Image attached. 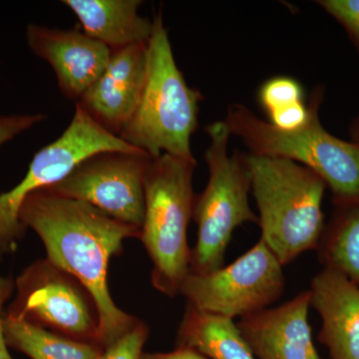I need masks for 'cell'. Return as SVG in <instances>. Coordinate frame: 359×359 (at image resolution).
<instances>
[{
    "label": "cell",
    "mask_w": 359,
    "mask_h": 359,
    "mask_svg": "<svg viewBox=\"0 0 359 359\" xmlns=\"http://www.w3.org/2000/svg\"><path fill=\"white\" fill-rule=\"evenodd\" d=\"M20 222L41 238L47 259L75 276L95 299L100 316L99 344L105 348L139 318L116 306L108 287V266L127 238H140L134 226L116 221L93 205L43 189L23 203Z\"/></svg>",
    "instance_id": "obj_1"
},
{
    "label": "cell",
    "mask_w": 359,
    "mask_h": 359,
    "mask_svg": "<svg viewBox=\"0 0 359 359\" xmlns=\"http://www.w3.org/2000/svg\"><path fill=\"white\" fill-rule=\"evenodd\" d=\"M323 99L325 88L318 85L309 97L308 120L292 131L259 119L243 104L230 106L224 122L250 154L285 158L318 174L332 192L337 209L359 208V144L325 129L320 118Z\"/></svg>",
    "instance_id": "obj_2"
},
{
    "label": "cell",
    "mask_w": 359,
    "mask_h": 359,
    "mask_svg": "<svg viewBox=\"0 0 359 359\" xmlns=\"http://www.w3.org/2000/svg\"><path fill=\"white\" fill-rule=\"evenodd\" d=\"M261 240L283 266L318 250L325 231L323 180L294 161L245 154Z\"/></svg>",
    "instance_id": "obj_3"
},
{
    "label": "cell",
    "mask_w": 359,
    "mask_h": 359,
    "mask_svg": "<svg viewBox=\"0 0 359 359\" xmlns=\"http://www.w3.org/2000/svg\"><path fill=\"white\" fill-rule=\"evenodd\" d=\"M147 75L140 102L119 137L147 153L152 159L163 154L195 159L193 134L199 124V90L187 83L175 60L162 13L153 18L147 45Z\"/></svg>",
    "instance_id": "obj_4"
},
{
    "label": "cell",
    "mask_w": 359,
    "mask_h": 359,
    "mask_svg": "<svg viewBox=\"0 0 359 359\" xmlns=\"http://www.w3.org/2000/svg\"><path fill=\"white\" fill-rule=\"evenodd\" d=\"M197 162L169 154L152 159L145 177V215L140 240L147 250L151 282L161 294H180L190 273L192 249L187 231L193 219Z\"/></svg>",
    "instance_id": "obj_5"
},
{
    "label": "cell",
    "mask_w": 359,
    "mask_h": 359,
    "mask_svg": "<svg viewBox=\"0 0 359 359\" xmlns=\"http://www.w3.org/2000/svg\"><path fill=\"white\" fill-rule=\"evenodd\" d=\"M210 137L205 161L207 186L196 195L193 219L197 242L191 255L190 273L205 275L224 266L233 231L247 223L259 224L250 205V177L244 153L229 154L231 133L224 121L207 125Z\"/></svg>",
    "instance_id": "obj_6"
},
{
    "label": "cell",
    "mask_w": 359,
    "mask_h": 359,
    "mask_svg": "<svg viewBox=\"0 0 359 359\" xmlns=\"http://www.w3.org/2000/svg\"><path fill=\"white\" fill-rule=\"evenodd\" d=\"M103 151H141L110 133L75 104L67 128L55 141L40 149L20 183L0 195V261L14 252L27 229L20 222L23 203L32 195L65 179L90 156Z\"/></svg>",
    "instance_id": "obj_7"
},
{
    "label": "cell",
    "mask_w": 359,
    "mask_h": 359,
    "mask_svg": "<svg viewBox=\"0 0 359 359\" xmlns=\"http://www.w3.org/2000/svg\"><path fill=\"white\" fill-rule=\"evenodd\" d=\"M15 287L18 294L8 316L100 346V316L95 299L75 276L46 257L27 266L16 280Z\"/></svg>",
    "instance_id": "obj_8"
},
{
    "label": "cell",
    "mask_w": 359,
    "mask_h": 359,
    "mask_svg": "<svg viewBox=\"0 0 359 359\" xmlns=\"http://www.w3.org/2000/svg\"><path fill=\"white\" fill-rule=\"evenodd\" d=\"M283 264L259 238L233 263L205 273H189L180 294L203 313L244 318L269 309L283 294Z\"/></svg>",
    "instance_id": "obj_9"
},
{
    "label": "cell",
    "mask_w": 359,
    "mask_h": 359,
    "mask_svg": "<svg viewBox=\"0 0 359 359\" xmlns=\"http://www.w3.org/2000/svg\"><path fill=\"white\" fill-rule=\"evenodd\" d=\"M152 158L143 151H103L80 162L49 191L93 205L141 231L145 177Z\"/></svg>",
    "instance_id": "obj_10"
},
{
    "label": "cell",
    "mask_w": 359,
    "mask_h": 359,
    "mask_svg": "<svg viewBox=\"0 0 359 359\" xmlns=\"http://www.w3.org/2000/svg\"><path fill=\"white\" fill-rule=\"evenodd\" d=\"M26 39L33 53L50 65L61 93L75 102L109 62L111 49L82 30L30 25Z\"/></svg>",
    "instance_id": "obj_11"
},
{
    "label": "cell",
    "mask_w": 359,
    "mask_h": 359,
    "mask_svg": "<svg viewBox=\"0 0 359 359\" xmlns=\"http://www.w3.org/2000/svg\"><path fill=\"white\" fill-rule=\"evenodd\" d=\"M146 44L111 50L102 74L78 104L104 129L119 137L138 107L147 75Z\"/></svg>",
    "instance_id": "obj_12"
},
{
    "label": "cell",
    "mask_w": 359,
    "mask_h": 359,
    "mask_svg": "<svg viewBox=\"0 0 359 359\" xmlns=\"http://www.w3.org/2000/svg\"><path fill=\"white\" fill-rule=\"evenodd\" d=\"M309 306L308 290L282 306L241 318L237 325L257 359H321L309 323Z\"/></svg>",
    "instance_id": "obj_13"
},
{
    "label": "cell",
    "mask_w": 359,
    "mask_h": 359,
    "mask_svg": "<svg viewBox=\"0 0 359 359\" xmlns=\"http://www.w3.org/2000/svg\"><path fill=\"white\" fill-rule=\"evenodd\" d=\"M309 290L311 306L323 323L318 339L330 359H359V285L335 269L323 268Z\"/></svg>",
    "instance_id": "obj_14"
},
{
    "label": "cell",
    "mask_w": 359,
    "mask_h": 359,
    "mask_svg": "<svg viewBox=\"0 0 359 359\" xmlns=\"http://www.w3.org/2000/svg\"><path fill=\"white\" fill-rule=\"evenodd\" d=\"M76 15L82 32L110 48L146 44L153 32V20L139 14L141 0H63Z\"/></svg>",
    "instance_id": "obj_15"
},
{
    "label": "cell",
    "mask_w": 359,
    "mask_h": 359,
    "mask_svg": "<svg viewBox=\"0 0 359 359\" xmlns=\"http://www.w3.org/2000/svg\"><path fill=\"white\" fill-rule=\"evenodd\" d=\"M176 347L193 349L209 359H257L233 320L190 304L177 332Z\"/></svg>",
    "instance_id": "obj_16"
},
{
    "label": "cell",
    "mask_w": 359,
    "mask_h": 359,
    "mask_svg": "<svg viewBox=\"0 0 359 359\" xmlns=\"http://www.w3.org/2000/svg\"><path fill=\"white\" fill-rule=\"evenodd\" d=\"M4 325L7 346L30 359H100L103 353L99 344L70 339L8 314Z\"/></svg>",
    "instance_id": "obj_17"
},
{
    "label": "cell",
    "mask_w": 359,
    "mask_h": 359,
    "mask_svg": "<svg viewBox=\"0 0 359 359\" xmlns=\"http://www.w3.org/2000/svg\"><path fill=\"white\" fill-rule=\"evenodd\" d=\"M316 250L323 268L335 269L359 285V208L335 210Z\"/></svg>",
    "instance_id": "obj_18"
},
{
    "label": "cell",
    "mask_w": 359,
    "mask_h": 359,
    "mask_svg": "<svg viewBox=\"0 0 359 359\" xmlns=\"http://www.w3.org/2000/svg\"><path fill=\"white\" fill-rule=\"evenodd\" d=\"M302 96V85L294 78L287 76L271 78L262 85L259 92V103L268 116L294 104L304 102Z\"/></svg>",
    "instance_id": "obj_19"
},
{
    "label": "cell",
    "mask_w": 359,
    "mask_h": 359,
    "mask_svg": "<svg viewBox=\"0 0 359 359\" xmlns=\"http://www.w3.org/2000/svg\"><path fill=\"white\" fill-rule=\"evenodd\" d=\"M150 330L143 320L136 323L104 348L100 359H141Z\"/></svg>",
    "instance_id": "obj_20"
},
{
    "label": "cell",
    "mask_w": 359,
    "mask_h": 359,
    "mask_svg": "<svg viewBox=\"0 0 359 359\" xmlns=\"http://www.w3.org/2000/svg\"><path fill=\"white\" fill-rule=\"evenodd\" d=\"M318 4L344 28L359 52V0H320Z\"/></svg>",
    "instance_id": "obj_21"
},
{
    "label": "cell",
    "mask_w": 359,
    "mask_h": 359,
    "mask_svg": "<svg viewBox=\"0 0 359 359\" xmlns=\"http://www.w3.org/2000/svg\"><path fill=\"white\" fill-rule=\"evenodd\" d=\"M47 116L36 114L0 115V147L18 135L32 128L46 119Z\"/></svg>",
    "instance_id": "obj_22"
},
{
    "label": "cell",
    "mask_w": 359,
    "mask_h": 359,
    "mask_svg": "<svg viewBox=\"0 0 359 359\" xmlns=\"http://www.w3.org/2000/svg\"><path fill=\"white\" fill-rule=\"evenodd\" d=\"M308 104L299 102L269 115V123L276 128L292 131L299 128L308 120Z\"/></svg>",
    "instance_id": "obj_23"
},
{
    "label": "cell",
    "mask_w": 359,
    "mask_h": 359,
    "mask_svg": "<svg viewBox=\"0 0 359 359\" xmlns=\"http://www.w3.org/2000/svg\"><path fill=\"white\" fill-rule=\"evenodd\" d=\"M14 287H15V283L13 282V278L0 276V359H14L8 351V346L4 334V316H2V309L13 294Z\"/></svg>",
    "instance_id": "obj_24"
},
{
    "label": "cell",
    "mask_w": 359,
    "mask_h": 359,
    "mask_svg": "<svg viewBox=\"0 0 359 359\" xmlns=\"http://www.w3.org/2000/svg\"><path fill=\"white\" fill-rule=\"evenodd\" d=\"M141 359H209L193 349L176 347L170 353H143Z\"/></svg>",
    "instance_id": "obj_25"
},
{
    "label": "cell",
    "mask_w": 359,
    "mask_h": 359,
    "mask_svg": "<svg viewBox=\"0 0 359 359\" xmlns=\"http://www.w3.org/2000/svg\"><path fill=\"white\" fill-rule=\"evenodd\" d=\"M349 136H351V141L359 144V113L354 118L353 121L351 122V128H349Z\"/></svg>",
    "instance_id": "obj_26"
}]
</instances>
